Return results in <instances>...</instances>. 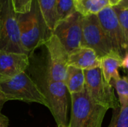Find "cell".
Returning <instances> with one entry per match:
<instances>
[{
	"mask_svg": "<svg viewBox=\"0 0 128 127\" xmlns=\"http://www.w3.org/2000/svg\"><path fill=\"white\" fill-rule=\"evenodd\" d=\"M108 127H128V105L113 110L112 118Z\"/></svg>",
	"mask_w": 128,
	"mask_h": 127,
	"instance_id": "obj_19",
	"label": "cell"
},
{
	"mask_svg": "<svg viewBox=\"0 0 128 127\" xmlns=\"http://www.w3.org/2000/svg\"><path fill=\"white\" fill-rule=\"evenodd\" d=\"M76 11L75 0H57L56 7L57 23Z\"/></svg>",
	"mask_w": 128,
	"mask_h": 127,
	"instance_id": "obj_18",
	"label": "cell"
},
{
	"mask_svg": "<svg viewBox=\"0 0 128 127\" xmlns=\"http://www.w3.org/2000/svg\"><path fill=\"white\" fill-rule=\"evenodd\" d=\"M68 93L69 92L63 82L52 80L46 76L44 94L47 100L48 109L58 127H69Z\"/></svg>",
	"mask_w": 128,
	"mask_h": 127,
	"instance_id": "obj_6",
	"label": "cell"
},
{
	"mask_svg": "<svg viewBox=\"0 0 128 127\" xmlns=\"http://www.w3.org/2000/svg\"><path fill=\"white\" fill-rule=\"evenodd\" d=\"M108 1H109V4L111 7H116L122 1V0H108Z\"/></svg>",
	"mask_w": 128,
	"mask_h": 127,
	"instance_id": "obj_25",
	"label": "cell"
},
{
	"mask_svg": "<svg viewBox=\"0 0 128 127\" xmlns=\"http://www.w3.org/2000/svg\"><path fill=\"white\" fill-rule=\"evenodd\" d=\"M17 20L22 48L30 56L35 49L44 46L52 31L46 25L37 0L32 1L28 12L17 13Z\"/></svg>",
	"mask_w": 128,
	"mask_h": 127,
	"instance_id": "obj_1",
	"label": "cell"
},
{
	"mask_svg": "<svg viewBox=\"0 0 128 127\" xmlns=\"http://www.w3.org/2000/svg\"><path fill=\"white\" fill-rule=\"evenodd\" d=\"M109 5L108 0H75L76 10L83 16L98 14Z\"/></svg>",
	"mask_w": 128,
	"mask_h": 127,
	"instance_id": "obj_15",
	"label": "cell"
},
{
	"mask_svg": "<svg viewBox=\"0 0 128 127\" xmlns=\"http://www.w3.org/2000/svg\"><path fill=\"white\" fill-rule=\"evenodd\" d=\"M68 64L82 70H88L100 67V61L94 50L80 47L68 54Z\"/></svg>",
	"mask_w": 128,
	"mask_h": 127,
	"instance_id": "obj_12",
	"label": "cell"
},
{
	"mask_svg": "<svg viewBox=\"0 0 128 127\" xmlns=\"http://www.w3.org/2000/svg\"><path fill=\"white\" fill-rule=\"evenodd\" d=\"M122 6H124V7H128V0H122V1L119 4Z\"/></svg>",
	"mask_w": 128,
	"mask_h": 127,
	"instance_id": "obj_26",
	"label": "cell"
},
{
	"mask_svg": "<svg viewBox=\"0 0 128 127\" xmlns=\"http://www.w3.org/2000/svg\"><path fill=\"white\" fill-rule=\"evenodd\" d=\"M70 96L71 112L69 127H102L107 109L93 102L86 89Z\"/></svg>",
	"mask_w": 128,
	"mask_h": 127,
	"instance_id": "obj_2",
	"label": "cell"
},
{
	"mask_svg": "<svg viewBox=\"0 0 128 127\" xmlns=\"http://www.w3.org/2000/svg\"><path fill=\"white\" fill-rule=\"evenodd\" d=\"M64 83L70 94L82 92L86 89L84 70L73 66H68Z\"/></svg>",
	"mask_w": 128,
	"mask_h": 127,
	"instance_id": "obj_14",
	"label": "cell"
},
{
	"mask_svg": "<svg viewBox=\"0 0 128 127\" xmlns=\"http://www.w3.org/2000/svg\"><path fill=\"white\" fill-rule=\"evenodd\" d=\"M9 127V120L4 115L0 113V127Z\"/></svg>",
	"mask_w": 128,
	"mask_h": 127,
	"instance_id": "obj_22",
	"label": "cell"
},
{
	"mask_svg": "<svg viewBox=\"0 0 128 127\" xmlns=\"http://www.w3.org/2000/svg\"><path fill=\"white\" fill-rule=\"evenodd\" d=\"M124 30L128 44V7L118 4L112 7Z\"/></svg>",
	"mask_w": 128,
	"mask_h": 127,
	"instance_id": "obj_20",
	"label": "cell"
},
{
	"mask_svg": "<svg viewBox=\"0 0 128 127\" xmlns=\"http://www.w3.org/2000/svg\"><path fill=\"white\" fill-rule=\"evenodd\" d=\"M0 91L8 101L20 100L36 103L48 108L45 94L25 72L9 80L0 82Z\"/></svg>",
	"mask_w": 128,
	"mask_h": 127,
	"instance_id": "obj_3",
	"label": "cell"
},
{
	"mask_svg": "<svg viewBox=\"0 0 128 127\" xmlns=\"http://www.w3.org/2000/svg\"><path fill=\"white\" fill-rule=\"evenodd\" d=\"M100 69L104 79L109 84L111 81L120 79L118 70L122 67V58L115 52L100 58Z\"/></svg>",
	"mask_w": 128,
	"mask_h": 127,
	"instance_id": "obj_13",
	"label": "cell"
},
{
	"mask_svg": "<svg viewBox=\"0 0 128 127\" xmlns=\"http://www.w3.org/2000/svg\"><path fill=\"white\" fill-rule=\"evenodd\" d=\"M33 0H12L14 9L18 13H25L30 10Z\"/></svg>",
	"mask_w": 128,
	"mask_h": 127,
	"instance_id": "obj_21",
	"label": "cell"
},
{
	"mask_svg": "<svg viewBox=\"0 0 128 127\" xmlns=\"http://www.w3.org/2000/svg\"><path fill=\"white\" fill-rule=\"evenodd\" d=\"M110 85L114 87L117 91L120 107L128 105V74L117 80H112Z\"/></svg>",
	"mask_w": 128,
	"mask_h": 127,
	"instance_id": "obj_17",
	"label": "cell"
},
{
	"mask_svg": "<svg viewBox=\"0 0 128 127\" xmlns=\"http://www.w3.org/2000/svg\"><path fill=\"white\" fill-rule=\"evenodd\" d=\"M83 17L76 11L59 21L52 31V34L59 40L68 54L81 47Z\"/></svg>",
	"mask_w": 128,
	"mask_h": 127,
	"instance_id": "obj_9",
	"label": "cell"
},
{
	"mask_svg": "<svg viewBox=\"0 0 128 127\" xmlns=\"http://www.w3.org/2000/svg\"><path fill=\"white\" fill-rule=\"evenodd\" d=\"M122 67L124 70H128V54H127L123 58L122 62Z\"/></svg>",
	"mask_w": 128,
	"mask_h": 127,
	"instance_id": "obj_24",
	"label": "cell"
},
{
	"mask_svg": "<svg viewBox=\"0 0 128 127\" xmlns=\"http://www.w3.org/2000/svg\"><path fill=\"white\" fill-rule=\"evenodd\" d=\"M48 55L49 64L46 76L54 81H64L68 67V52L53 34L45 43Z\"/></svg>",
	"mask_w": 128,
	"mask_h": 127,
	"instance_id": "obj_10",
	"label": "cell"
},
{
	"mask_svg": "<svg viewBox=\"0 0 128 127\" xmlns=\"http://www.w3.org/2000/svg\"><path fill=\"white\" fill-rule=\"evenodd\" d=\"M81 47L92 49L99 58L114 52L97 14L83 17Z\"/></svg>",
	"mask_w": 128,
	"mask_h": 127,
	"instance_id": "obj_7",
	"label": "cell"
},
{
	"mask_svg": "<svg viewBox=\"0 0 128 127\" xmlns=\"http://www.w3.org/2000/svg\"><path fill=\"white\" fill-rule=\"evenodd\" d=\"M8 101L7 98L5 97V96L4 95V94L0 91V112L4 106V104Z\"/></svg>",
	"mask_w": 128,
	"mask_h": 127,
	"instance_id": "obj_23",
	"label": "cell"
},
{
	"mask_svg": "<svg viewBox=\"0 0 128 127\" xmlns=\"http://www.w3.org/2000/svg\"><path fill=\"white\" fill-rule=\"evenodd\" d=\"M97 15L112 44L113 51L123 58L128 54V41L113 7L109 5Z\"/></svg>",
	"mask_w": 128,
	"mask_h": 127,
	"instance_id": "obj_8",
	"label": "cell"
},
{
	"mask_svg": "<svg viewBox=\"0 0 128 127\" xmlns=\"http://www.w3.org/2000/svg\"><path fill=\"white\" fill-rule=\"evenodd\" d=\"M0 51L26 54L21 43L17 13L12 0H0Z\"/></svg>",
	"mask_w": 128,
	"mask_h": 127,
	"instance_id": "obj_4",
	"label": "cell"
},
{
	"mask_svg": "<svg viewBox=\"0 0 128 127\" xmlns=\"http://www.w3.org/2000/svg\"><path fill=\"white\" fill-rule=\"evenodd\" d=\"M56 1L57 0H37L46 23L52 31L57 24L56 12Z\"/></svg>",
	"mask_w": 128,
	"mask_h": 127,
	"instance_id": "obj_16",
	"label": "cell"
},
{
	"mask_svg": "<svg viewBox=\"0 0 128 127\" xmlns=\"http://www.w3.org/2000/svg\"></svg>",
	"mask_w": 128,
	"mask_h": 127,
	"instance_id": "obj_27",
	"label": "cell"
},
{
	"mask_svg": "<svg viewBox=\"0 0 128 127\" xmlns=\"http://www.w3.org/2000/svg\"><path fill=\"white\" fill-rule=\"evenodd\" d=\"M84 73L86 90L93 102L107 109L116 110L120 107L113 87L104 79L100 67L84 70Z\"/></svg>",
	"mask_w": 128,
	"mask_h": 127,
	"instance_id": "obj_5",
	"label": "cell"
},
{
	"mask_svg": "<svg viewBox=\"0 0 128 127\" xmlns=\"http://www.w3.org/2000/svg\"><path fill=\"white\" fill-rule=\"evenodd\" d=\"M28 66L29 56L26 54L0 51V82L13 79Z\"/></svg>",
	"mask_w": 128,
	"mask_h": 127,
	"instance_id": "obj_11",
	"label": "cell"
}]
</instances>
